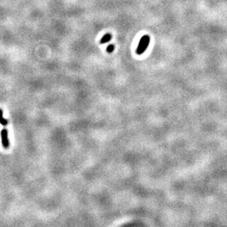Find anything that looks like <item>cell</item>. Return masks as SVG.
Segmentation results:
<instances>
[{
	"mask_svg": "<svg viewBox=\"0 0 227 227\" xmlns=\"http://www.w3.org/2000/svg\"><path fill=\"white\" fill-rule=\"evenodd\" d=\"M114 48H115V47H114L113 44H110L108 47V48H107V51H108V53H111L113 51Z\"/></svg>",
	"mask_w": 227,
	"mask_h": 227,
	"instance_id": "obj_5",
	"label": "cell"
},
{
	"mask_svg": "<svg viewBox=\"0 0 227 227\" xmlns=\"http://www.w3.org/2000/svg\"><path fill=\"white\" fill-rule=\"evenodd\" d=\"M1 137H2V146L4 148L8 149L9 147V140H8V134L7 129H3L1 132Z\"/></svg>",
	"mask_w": 227,
	"mask_h": 227,
	"instance_id": "obj_2",
	"label": "cell"
},
{
	"mask_svg": "<svg viewBox=\"0 0 227 227\" xmlns=\"http://www.w3.org/2000/svg\"><path fill=\"white\" fill-rule=\"evenodd\" d=\"M8 123V121L7 119H5L3 117V112L2 110L0 109V124L3 126H6Z\"/></svg>",
	"mask_w": 227,
	"mask_h": 227,
	"instance_id": "obj_4",
	"label": "cell"
},
{
	"mask_svg": "<svg viewBox=\"0 0 227 227\" xmlns=\"http://www.w3.org/2000/svg\"><path fill=\"white\" fill-rule=\"evenodd\" d=\"M112 38V35L110 33H107V34L104 35V36L102 37V38L101 39V41H100V43L101 44H106V43L109 42L110 41Z\"/></svg>",
	"mask_w": 227,
	"mask_h": 227,
	"instance_id": "obj_3",
	"label": "cell"
},
{
	"mask_svg": "<svg viewBox=\"0 0 227 227\" xmlns=\"http://www.w3.org/2000/svg\"><path fill=\"white\" fill-rule=\"evenodd\" d=\"M149 42L150 37L149 35H144L141 37L140 42H139L138 47H137V51H136L137 55H142L144 52L145 50L148 48Z\"/></svg>",
	"mask_w": 227,
	"mask_h": 227,
	"instance_id": "obj_1",
	"label": "cell"
}]
</instances>
